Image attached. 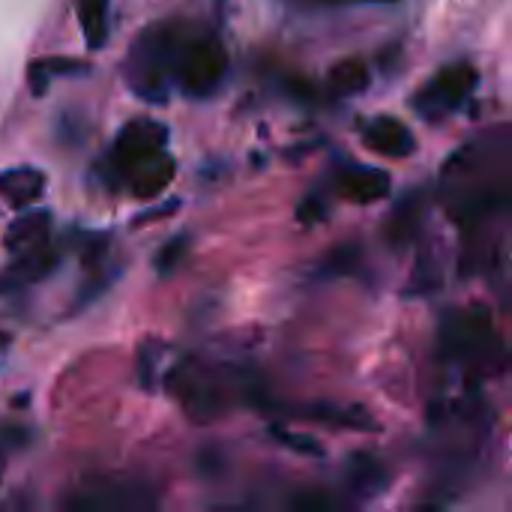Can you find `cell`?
Wrapping results in <instances>:
<instances>
[{
    "label": "cell",
    "instance_id": "cell-4",
    "mask_svg": "<svg viewBox=\"0 0 512 512\" xmlns=\"http://www.w3.org/2000/svg\"><path fill=\"white\" fill-rule=\"evenodd\" d=\"M225 66H228V54L216 36L186 33L174 63V84L192 99L213 96L225 78Z\"/></svg>",
    "mask_w": 512,
    "mask_h": 512
},
{
    "label": "cell",
    "instance_id": "cell-22",
    "mask_svg": "<svg viewBox=\"0 0 512 512\" xmlns=\"http://www.w3.org/2000/svg\"><path fill=\"white\" fill-rule=\"evenodd\" d=\"M27 444H30V432L24 426H0V480H3L6 456L24 450Z\"/></svg>",
    "mask_w": 512,
    "mask_h": 512
},
{
    "label": "cell",
    "instance_id": "cell-28",
    "mask_svg": "<svg viewBox=\"0 0 512 512\" xmlns=\"http://www.w3.org/2000/svg\"><path fill=\"white\" fill-rule=\"evenodd\" d=\"M9 348V333H0V354Z\"/></svg>",
    "mask_w": 512,
    "mask_h": 512
},
{
    "label": "cell",
    "instance_id": "cell-11",
    "mask_svg": "<svg viewBox=\"0 0 512 512\" xmlns=\"http://www.w3.org/2000/svg\"><path fill=\"white\" fill-rule=\"evenodd\" d=\"M339 189L357 204H372L390 195V174L381 168L351 165L339 174Z\"/></svg>",
    "mask_w": 512,
    "mask_h": 512
},
{
    "label": "cell",
    "instance_id": "cell-19",
    "mask_svg": "<svg viewBox=\"0 0 512 512\" xmlns=\"http://www.w3.org/2000/svg\"><path fill=\"white\" fill-rule=\"evenodd\" d=\"M357 246H336L321 264H318V279H339V276H348L354 267H357Z\"/></svg>",
    "mask_w": 512,
    "mask_h": 512
},
{
    "label": "cell",
    "instance_id": "cell-13",
    "mask_svg": "<svg viewBox=\"0 0 512 512\" xmlns=\"http://www.w3.org/2000/svg\"><path fill=\"white\" fill-rule=\"evenodd\" d=\"M51 237V213L48 210H30L24 216H18L6 237H3V246L18 255V252H27V249H36V246H45Z\"/></svg>",
    "mask_w": 512,
    "mask_h": 512
},
{
    "label": "cell",
    "instance_id": "cell-27",
    "mask_svg": "<svg viewBox=\"0 0 512 512\" xmlns=\"http://www.w3.org/2000/svg\"><path fill=\"white\" fill-rule=\"evenodd\" d=\"M180 207V201H168L165 207H150V210H144L138 219H135V225H144L147 219H159V216H165V213H171V210H177Z\"/></svg>",
    "mask_w": 512,
    "mask_h": 512
},
{
    "label": "cell",
    "instance_id": "cell-18",
    "mask_svg": "<svg viewBox=\"0 0 512 512\" xmlns=\"http://www.w3.org/2000/svg\"><path fill=\"white\" fill-rule=\"evenodd\" d=\"M330 87L342 96L363 93L369 87V66L363 60H342L330 72Z\"/></svg>",
    "mask_w": 512,
    "mask_h": 512
},
{
    "label": "cell",
    "instance_id": "cell-1",
    "mask_svg": "<svg viewBox=\"0 0 512 512\" xmlns=\"http://www.w3.org/2000/svg\"><path fill=\"white\" fill-rule=\"evenodd\" d=\"M168 390L180 399L192 423H216L237 402L252 396L249 378L243 372L198 366L195 360L180 363L168 375Z\"/></svg>",
    "mask_w": 512,
    "mask_h": 512
},
{
    "label": "cell",
    "instance_id": "cell-6",
    "mask_svg": "<svg viewBox=\"0 0 512 512\" xmlns=\"http://www.w3.org/2000/svg\"><path fill=\"white\" fill-rule=\"evenodd\" d=\"M168 147V129L156 120H132L123 126V132L114 141L111 150V168L117 177H132L147 162L159 159Z\"/></svg>",
    "mask_w": 512,
    "mask_h": 512
},
{
    "label": "cell",
    "instance_id": "cell-24",
    "mask_svg": "<svg viewBox=\"0 0 512 512\" xmlns=\"http://www.w3.org/2000/svg\"><path fill=\"white\" fill-rule=\"evenodd\" d=\"M291 507L297 512H330L336 504L327 495H321V492H303V495H297L291 501Z\"/></svg>",
    "mask_w": 512,
    "mask_h": 512
},
{
    "label": "cell",
    "instance_id": "cell-20",
    "mask_svg": "<svg viewBox=\"0 0 512 512\" xmlns=\"http://www.w3.org/2000/svg\"><path fill=\"white\" fill-rule=\"evenodd\" d=\"M186 249H189V237L186 234H177V237H171L162 249H159V255H156V273L159 276H171L174 270H177V264L183 261V255H186Z\"/></svg>",
    "mask_w": 512,
    "mask_h": 512
},
{
    "label": "cell",
    "instance_id": "cell-23",
    "mask_svg": "<svg viewBox=\"0 0 512 512\" xmlns=\"http://www.w3.org/2000/svg\"><path fill=\"white\" fill-rule=\"evenodd\" d=\"M108 255V237L105 234H93V237H87V243H84V249H81V261H84V267L87 270H96L99 264H102V258Z\"/></svg>",
    "mask_w": 512,
    "mask_h": 512
},
{
    "label": "cell",
    "instance_id": "cell-10",
    "mask_svg": "<svg viewBox=\"0 0 512 512\" xmlns=\"http://www.w3.org/2000/svg\"><path fill=\"white\" fill-rule=\"evenodd\" d=\"M423 213H426V201L423 192H408L390 213L384 237L393 249H405L417 240L420 225H423Z\"/></svg>",
    "mask_w": 512,
    "mask_h": 512
},
{
    "label": "cell",
    "instance_id": "cell-14",
    "mask_svg": "<svg viewBox=\"0 0 512 512\" xmlns=\"http://www.w3.org/2000/svg\"><path fill=\"white\" fill-rule=\"evenodd\" d=\"M45 192V174L39 168H9L0 171V198L12 207H27Z\"/></svg>",
    "mask_w": 512,
    "mask_h": 512
},
{
    "label": "cell",
    "instance_id": "cell-16",
    "mask_svg": "<svg viewBox=\"0 0 512 512\" xmlns=\"http://www.w3.org/2000/svg\"><path fill=\"white\" fill-rule=\"evenodd\" d=\"M78 21L90 48H102L108 42V0H75Z\"/></svg>",
    "mask_w": 512,
    "mask_h": 512
},
{
    "label": "cell",
    "instance_id": "cell-5",
    "mask_svg": "<svg viewBox=\"0 0 512 512\" xmlns=\"http://www.w3.org/2000/svg\"><path fill=\"white\" fill-rule=\"evenodd\" d=\"M474 90H477V69L471 63H453L447 69H441L414 96V111L426 120H444L456 108H462Z\"/></svg>",
    "mask_w": 512,
    "mask_h": 512
},
{
    "label": "cell",
    "instance_id": "cell-21",
    "mask_svg": "<svg viewBox=\"0 0 512 512\" xmlns=\"http://www.w3.org/2000/svg\"><path fill=\"white\" fill-rule=\"evenodd\" d=\"M270 438H276L282 447H288V450H294L300 456H324V447L315 438H309V435H294V432H285V429L273 426L270 429Z\"/></svg>",
    "mask_w": 512,
    "mask_h": 512
},
{
    "label": "cell",
    "instance_id": "cell-8",
    "mask_svg": "<svg viewBox=\"0 0 512 512\" xmlns=\"http://www.w3.org/2000/svg\"><path fill=\"white\" fill-rule=\"evenodd\" d=\"M57 264H60V255H57V249H51V243L18 252L15 261L0 270V294H12L33 282H42Z\"/></svg>",
    "mask_w": 512,
    "mask_h": 512
},
{
    "label": "cell",
    "instance_id": "cell-17",
    "mask_svg": "<svg viewBox=\"0 0 512 512\" xmlns=\"http://www.w3.org/2000/svg\"><path fill=\"white\" fill-rule=\"evenodd\" d=\"M309 420H318V423H327V426H336V429H375L372 423V414H366L363 408H336V405H315L309 408Z\"/></svg>",
    "mask_w": 512,
    "mask_h": 512
},
{
    "label": "cell",
    "instance_id": "cell-25",
    "mask_svg": "<svg viewBox=\"0 0 512 512\" xmlns=\"http://www.w3.org/2000/svg\"><path fill=\"white\" fill-rule=\"evenodd\" d=\"M42 66L48 69V75H72V72L87 69V63H81L75 57H51V60H42Z\"/></svg>",
    "mask_w": 512,
    "mask_h": 512
},
{
    "label": "cell",
    "instance_id": "cell-29",
    "mask_svg": "<svg viewBox=\"0 0 512 512\" xmlns=\"http://www.w3.org/2000/svg\"><path fill=\"white\" fill-rule=\"evenodd\" d=\"M336 3V0H333ZM351 3H393V0H351Z\"/></svg>",
    "mask_w": 512,
    "mask_h": 512
},
{
    "label": "cell",
    "instance_id": "cell-9",
    "mask_svg": "<svg viewBox=\"0 0 512 512\" xmlns=\"http://www.w3.org/2000/svg\"><path fill=\"white\" fill-rule=\"evenodd\" d=\"M363 141H366V147H372L375 153L393 156V159H405V156H411L414 147H417L414 132H411L402 120H396V117H375V120L366 126V132H363Z\"/></svg>",
    "mask_w": 512,
    "mask_h": 512
},
{
    "label": "cell",
    "instance_id": "cell-2",
    "mask_svg": "<svg viewBox=\"0 0 512 512\" xmlns=\"http://www.w3.org/2000/svg\"><path fill=\"white\" fill-rule=\"evenodd\" d=\"M189 27L180 21H162L147 27L138 42L129 51L126 60V81L129 87L153 102V105H165L174 87V63H177V51L186 39Z\"/></svg>",
    "mask_w": 512,
    "mask_h": 512
},
{
    "label": "cell",
    "instance_id": "cell-3",
    "mask_svg": "<svg viewBox=\"0 0 512 512\" xmlns=\"http://www.w3.org/2000/svg\"><path fill=\"white\" fill-rule=\"evenodd\" d=\"M441 354L450 363L477 372H498L507 363L504 345L495 333L492 315L483 306H471L465 312H453L444 321L441 333Z\"/></svg>",
    "mask_w": 512,
    "mask_h": 512
},
{
    "label": "cell",
    "instance_id": "cell-7",
    "mask_svg": "<svg viewBox=\"0 0 512 512\" xmlns=\"http://www.w3.org/2000/svg\"><path fill=\"white\" fill-rule=\"evenodd\" d=\"M69 510L78 512H111V510H153L156 492L135 480H99L78 489L75 498L66 501Z\"/></svg>",
    "mask_w": 512,
    "mask_h": 512
},
{
    "label": "cell",
    "instance_id": "cell-15",
    "mask_svg": "<svg viewBox=\"0 0 512 512\" xmlns=\"http://www.w3.org/2000/svg\"><path fill=\"white\" fill-rule=\"evenodd\" d=\"M174 171H177L174 159H171L168 153H162L159 159L147 162L144 168H138V171L129 177V189H132V195H135V198L150 201V198H156V195L171 183Z\"/></svg>",
    "mask_w": 512,
    "mask_h": 512
},
{
    "label": "cell",
    "instance_id": "cell-26",
    "mask_svg": "<svg viewBox=\"0 0 512 512\" xmlns=\"http://www.w3.org/2000/svg\"><path fill=\"white\" fill-rule=\"evenodd\" d=\"M27 75H30V93H33V96H42V93L48 90V78H51V75H48V69L42 66V60H39V63H33Z\"/></svg>",
    "mask_w": 512,
    "mask_h": 512
},
{
    "label": "cell",
    "instance_id": "cell-12",
    "mask_svg": "<svg viewBox=\"0 0 512 512\" xmlns=\"http://www.w3.org/2000/svg\"><path fill=\"white\" fill-rule=\"evenodd\" d=\"M345 477H348L351 492L360 498H378L390 486V471L384 468L381 459L369 453H354L345 465Z\"/></svg>",
    "mask_w": 512,
    "mask_h": 512
}]
</instances>
